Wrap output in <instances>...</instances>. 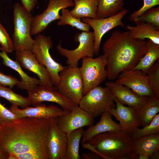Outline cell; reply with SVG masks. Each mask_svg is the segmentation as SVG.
I'll use <instances>...</instances> for the list:
<instances>
[{
    "instance_id": "277c9868",
    "label": "cell",
    "mask_w": 159,
    "mask_h": 159,
    "mask_svg": "<svg viewBox=\"0 0 159 159\" xmlns=\"http://www.w3.org/2000/svg\"><path fill=\"white\" fill-rule=\"evenodd\" d=\"M13 8L14 50L16 52L32 51L34 40L31 36V29L33 17L19 3L15 4Z\"/></svg>"
},
{
    "instance_id": "ffe728a7",
    "label": "cell",
    "mask_w": 159,
    "mask_h": 159,
    "mask_svg": "<svg viewBox=\"0 0 159 159\" xmlns=\"http://www.w3.org/2000/svg\"><path fill=\"white\" fill-rule=\"evenodd\" d=\"M0 56L3 60L2 64L16 71L21 78V80L16 85L17 87L21 90H25L28 93L33 91L37 85L40 84L39 79L29 76L22 70L19 64L16 61L12 60L4 50L1 49Z\"/></svg>"
},
{
    "instance_id": "30bf717a",
    "label": "cell",
    "mask_w": 159,
    "mask_h": 159,
    "mask_svg": "<svg viewBox=\"0 0 159 159\" xmlns=\"http://www.w3.org/2000/svg\"><path fill=\"white\" fill-rule=\"evenodd\" d=\"M27 97L33 107L42 104L43 102H50L59 105L63 110L70 111L76 105L69 98L58 91L57 86L39 84Z\"/></svg>"
},
{
    "instance_id": "1f68e13d",
    "label": "cell",
    "mask_w": 159,
    "mask_h": 159,
    "mask_svg": "<svg viewBox=\"0 0 159 159\" xmlns=\"http://www.w3.org/2000/svg\"><path fill=\"white\" fill-rule=\"evenodd\" d=\"M159 133V114H158L148 125L135 129L131 136L133 140L141 137Z\"/></svg>"
},
{
    "instance_id": "8d00e7d4",
    "label": "cell",
    "mask_w": 159,
    "mask_h": 159,
    "mask_svg": "<svg viewBox=\"0 0 159 159\" xmlns=\"http://www.w3.org/2000/svg\"><path fill=\"white\" fill-rule=\"evenodd\" d=\"M19 82V81L14 77L11 75H6L0 72V85L8 86L12 89Z\"/></svg>"
},
{
    "instance_id": "cb8c5ba5",
    "label": "cell",
    "mask_w": 159,
    "mask_h": 159,
    "mask_svg": "<svg viewBox=\"0 0 159 159\" xmlns=\"http://www.w3.org/2000/svg\"><path fill=\"white\" fill-rule=\"evenodd\" d=\"M74 8L70 11L72 15L81 19L88 17L97 19L98 0H75Z\"/></svg>"
},
{
    "instance_id": "603a6c76",
    "label": "cell",
    "mask_w": 159,
    "mask_h": 159,
    "mask_svg": "<svg viewBox=\"0 0 159 159\" xmlns=\"http://www.w3.org/2000/svg\"><path fill=\"white\" fill-rule=\"evenodd\" d=\"M159 112V100L148 96L145 103L136 110L137 117L143 127L149 125Z\"/></svg>"
},
{
    "instance_id": "5bb4252c",
    "label": "cell",
    "mask_w": 159,
    "mask_h": 159,
    "mask_svg": "<svg viewBox=\"0 0 159 159\" xmlns=\"http://www.w3.org/2000/svg\"><path fill=\"white\" fill-rule=\"evenodd\" d=\"M115 82L128 87L139 96H153L148 82L146 73L141 70H124Z\"/></svg>"
},
{
    "instance_id": "5b68a950",
    "label": "cell",
    "mask_w": 159,
    "mask_h": 159,
    "mask_svg": "<svg viewBox=\"0 0 159 159\" xmlns=\"http://www.w3.org/2000/svg\"><path fill=\"white\" fill-rule=\"evenodd\" d=\"M114 98L109 88L97 86L84 95L78 106L94 118L115 108Z\"/></svg>"
},
{
    "instance_id": "f1b7e54d",
    "label": "cell",
    "mask_w": 159,
    "mask_h": 159,
    "mask_svg": "<svg viewBox=\"0 0 159 159\" xmlns=\"http://www.w3.org/2000/svg\"><path fill=\"white\" fill-rule=\"evenodd\" d=\"M61 10L62 15L57 22L58 26L69 25L82 31H89L90 27L89 25L72 15L68 9L64 8Z\"/></svg>"
},
{
    "instance_id": "f35d334b",
    "label": "cell",
    "mask_w": 159,
    "mask_h": 159,
    "mask_svg": "<svg viewBox=\"0 0 159 159\" xmlns=\"http://www.w3.org/2000/svg\"><path fill=\"white\" fill-rule=\"evenodd\" d=\"M82 158L84 159H98L100 158L99 156L92 152L87 153H82Z\"/></svg>"
},
{
    "instance_id": "836d02e7",
    "label": "cell",
    "mask_w": 159,
    "mask_h": 159,
    "mask_svg": "<svg viewBox=\"0 0 159 159\" xmlns=\"http://www.w3.org/2000/svg\"><path fill=\"white\" fill-rule=\"evenodd\" d=\"M0 44L2 49L6 53H11L14 50L12 39L10 37L6 29L0 22Z\"/></svg>"
},
{
    "instance_id": "d6986e66",
    "label": "cell",
    "mask_w": 159,
    "mask_h": 159,
    "mask_svg": "<svg viewBox=\"0 0 159 159\" xmlns=\"http://www.w3.org/2000/svg\"><path fill=\"white\" fill-rule=\"evenodd\" d=\"M105 85L109 88L114 98L121 104L136 110L145 103L148 97L139 96L128 87L115 82H108Z\"/></svg>"
},
{
    "instance_id": "83f0119b",
    "label": "cell",
    "mask_w": 159,
    "mask_h": 159,
    "mask_svg": "<svg viewBox=\"0 0 159 159\" xmlns=\"http://www.w3.org/2000/svg\"><path fill=\"white\" fill-rule=\"evenodd\" d=\"M84 130L83 127L76 129L67 135L66 159H80L79 146Z\"/></svg>"
},
{
    "instance_id": "74e56055",
    "label": "cell",
    "mask_w": 159,
    "mask_h": 159,
    "mask_svg": "<svg viewBox=\"0 0 159 159\" xmlns=\"http://www.w3.org/2000/svg\"><path fill=\"white\" fill-rule=\"evenodd\" d=\"M22 6L28 11L31 12L35 8L37 0H20Z\"/></svg>"
},
{
    "instance_id": "7c38bea8",
    "label": "cell",
    "mask_w": 159,
    "mask_h": 159,
    "mask_svg": "<svg viewBox=\"0 0 159 159\" xmlns=\"http://www.w3.org/2000/svg\"><path fill=\"white\" fill-rule=\"evenodd\" d=\"M74 3L72 0H49L47 9L40 14L33 17L31 34L37 35L45 30L52 21L59 20V11L62 9L72 7Z\"/></svg>"
},
{
    "instance_id": "44dd1931",
    "label": "cell",
    "mask_w": 159,
    "mask_h": 159,
    "mask_svg": "<svg viewBox=\"0 0 159 159\" xmlns=\"http://www.w3.org/2000/svg\"><path fill=\"white\" fill-rule=\"evenodd\" d=\"M101 116L100 121L96 124L89 127L84 131L81 139L82 145L98 134L107 132L121 130V126L112 120V115L108 111L104 112Z\"/></svg>"
},
{
    "instance_id": "d4e9b609",
    "label": "cell",
    "mask_w": 159,
    "mask_h": 159,
    "mask_svg": "<svg viewBox=\"0 0 159 159\" xmlns=\"http://www.w3.org/2000/svg\"><path fill=\"white\" fill-rule=\"evenodd\" d=\"M146 47L145 54L132 69L141 70L146 73L159 58V45L156 44L150 39H147Z\"/></svg>"
},
{
    "instance_id": "d6a6232c",
    "label": "cell",
    "mask_w": 159,
    "mask_h": 159,
    "mask_svg": "<svg viewBox=\"0 0 159 159\" xmlns=\"http://www.w3.org/2000/svg\"><path fill=\"white\" fill-rule=\"evenodd\" d=\"M132 21L136 24L144 23L151 24L159 28V7L150 8Z\"/></svg>"
},
{
    "instance_id": "7a4b0ae2",
    "label": "cell",
    "mask_w": 159,
    "mask_h": 159,
    "mask_svg": "<svg viewBox=\"0 0 159 159\" xmlns=\"http://www.w3.org/2000/svg\"><path fill=\"white\" fill-rule=\"evenodd\" d=\"M147 41L132 38L128 31L115 30L103 44L107 78L112 80L122 71L133 69L145 54Z\"/></svg>"
},
{
    "instance_id": "484cf974",
    "label": "cell",
    "mask_w": 159,
    "mask_h": 159,
    "mask_svg": "<svg viewBox=\"0 0 159 159\" xmlns=\"http://www.w3.org/2000/svg\"><path fill=\"white\" fill-rule=\"evenodd\" d=\"M135 152L138 155L142 153L150 156L159 151V133L144 136L133 140Z\"/></svg>"
},
{
    "instance_id": "60d3db41",
    "label": "cell",
    "mask_w": 159,
    "mask_h": 159,
    "mask_svg": "<svg viewBox=\"0 0 159 159\" xmlns=\"http://www.w3.org/2000/svg\"><path fill=\"white\" fill-rule=\"evenodd\" d=\"M138 159H148L150 155L146 153H142L138 154Z\"/></svg>"
},
{
    "instance_id": "f546056e",
    "label": "cell",
    "mask_w": 159,
    "mask_h": 159,
    "mask_svg": "<svg viewBox=\"0 0 159 159\" xmlns=\"http://www.w3.org/2000/svg\"><path fill=\"white\" fill-rule=\"evenodd\" d=\"M0 97H3L12 105L19 106L24 109L31 105L27 97L14 92L12 89L0 85Z\"/></svg>"
},
{
    "instance_id": "d590c367",
    "label": "cell",
    "mask_w": 159,
    "mask_h": 159,
    "mask_svg": "<svg viewBox=\"0 0 159 159\" xmlns=\"http://www.w3.org/2000/svg\"><path fill=\"white\" fill-rule=\"evenodd\" d=\"M18 118L15 114L0 102V122L10 121Z\"/></svg>"
},
{
    "instance_id": "7402d4cb",
    "label": "cell",
    "mask_w": 159,
    "mask_h": 159,
    "mask_svg": "<svg viewBox=\"0 0 159 159\" xmlns=\"http://www.w3.org/2000/svg\"><path fill=\"white\" fill-rule=\"evenodd\" d=\"M130 37L135 39H149L154 44L159 45V28L149 23L136 24V26H126Z\"/></svg>"
},
{
    "instance_id": "52a82bcc",
    "label": "cell",
    "mask_w": 159,
    "mask_h": 159,
    "mask_svg": "<svg viewBox=\"0 0 159 159\" xmlns=\"http://www.w3.org/2000/svg\"><path fill=\"white\" fill-rule=\"evenodd\" d=\"M34 40L32 49V53L37 61L47 69L53 85L57 86L60 80L59 73L66 67L55 61L50 55L49 50L52 47L53 42L50 37L40 33L37 35Z\"/></svg>"
},
{
    "instance_id": "e0dca14e",
    "label": "cell",
    "mask_w": 159,
    "mask_h": 159,
    "mask_svg": "<svg viewBox=\"0 0 159 159\" xmlns=\"http://www.w3.org/2000/svg\"><path fill=\"white\" fill-rule=\"evenodd\" d=\"M116 107L109 112L112 115L119 121L121 126V130L130 136L140 124L137 117L136 109L130 107L126 106L120 103L114 97Z\"/></svg>"
},
{
    "instance_id": "6da1fadb",
    "label": "cell",
    "mask_w": 159,
    "mask_h": 159,
    "mask_svg": "<svg viewBox=\"0 0 159 159\" xmlns=\"http://www.w3.org/2000/svg\"><path fill=\"white\" fill-rule=\"evenodd\" d=\"M49 119L32 117L0 122V147L9 159H48L46 140Z\"/></svg>"
},
{
    "instance_id": "b9f144b4",
    "label": "cell",
    "mask_w": 159,
    "mask_h": 159,
    "mask_svg": "<svg viewBox=\"0 0 159 159\" xmlns=\"http://www.w3.org/2000/svg\"><path fill=\"white\" fill-rule=\"evenodd\" d=\"M149 159H159V151H157L153 153L150 156Z\"/></svg>"
},
{
    "instance_id": "ac0fdd59",
    "label": "cell",
    "mask_w": 159,
    "mask_h": 159,
    "mask_svg": "<svg viewBox=\"0 0 159 159\" xmlns=\"http://www.w3.org/2000/svg\"><path fill=\"white\" fill-rule=\"evenodd\" d=\"M9 109L18 118L32 117L49 119L66 115L70 112L64 111L57 106L51 105L47 106L45 104L33 107L28 106L22 109H19L17 106L11 105Z\"/></svg>"
},
{
    "instance_id": "3957f363",
    "label": "cell",
    "mask_w": 159,
    "mask_h": 159,
    "mask_svg": "<svg viewBox=\"0 0 159 159\" xmlns=\"http://www.w3.org/2000/svg\"><path fill=\"white\" fill-rule=\"evenodd\" d=\"M100 158L138 159L133 140L122 130L109 131L96 135L82 145Z\"/></svg>"
},
{
    "instance_id": "9c48e42d",
    "label": "cell",
    "mask_w": 159,
    "mask_h": 159,
    "mask_svg": "<svg viewBox=\"0 0 159 159\" xmlns=\"http://www.w3.org/2000/svg\"><path fill=\"white\" fill-rule=\"evenodd\" d=\"M95 39L93 32L82 31L74 36V40L79 43L76 49L69 50L62 47L61 41L57 48L62 56L67 58V64L68 66L74 67L77 66L80 59L94 57Z\"/></svg>"
},
{
    "instance_id": "2e32d148",
    "label": "cell",
    "mask_w": 159,
    "mask_h": 159,
    "mask_svg": "<svg viewBox=\"0 0 159 159\" xmlns=\"http://www.w3.org/2000/svg\"><path fill=\"white\" fill-rule=\"evenodd\" d=\"M16 61L21 67L31 71L37 74L40 84L53 85L50 74L47 68L40 64L31 51L16 52Z\"/></svg>"
},
{
    "instance_id": "ab89813d",
    "label": "cell",
    "mask_w": 159,
    "mask_h": 159,
    "mask_svg": "<svg viewBox=\"0 0 159 159\" xmlns=\"http://www.w3.org/2000/svg\"><path fill=\"white\" fill-rule=\"evenodd\" d=\"M9 154L0 147V159H8Z\"/></svg>"
},
{
    "instance_id": "e575fe53",
    "label": "cell",
    "mask_w": 159,
    "mask_h": 159,
    "mask_svg": "<svg viewBox=\"0 0 159 159\" xmlns=\"http://www.w3.org/2000/svg\"><path fill=\"white\" fill-rule=\"evenodd\" d=\"M159 4V0H143V5L140 9L132 13L129 16L130 21L140 16L153 6Z\"/></svg>"
},
{
    "instance_id": "4316f807",
    "label": "cell",
    "mask_w": 159,
    "mask_h": 159,
    "mask_svg": "<svg viewBox=\"0 0 159 159\" xmlns=\"http://www.w3.org/2000/svg\"><path fill=\"white\" fill-rule=\"evenodd\" d=\"M124 0H98L97 19L110 17L123 8Z\"/></svg>"
},
{
    "instance_id": "9a60e30c",
    "label": "cell",
    "mask_w": 159,
    "mask_h": 159,
    "mask_svg": "<svg viewBox=\"0 0 159 159\" xmlns=\"http://www.w3.org/2000/svg\"><path fill=\"white\" fill-rule=\"evenodd\" d=\"M60 129L66 135L84 126L93 125L95 120L90 115L76 105L68 113L56 118Z\"/></svg>"
},
{
    "instance_id": "8fae6325",
    "label": "cell",
    "mask_w": 159,
    "mask_h": 159,
    "mask_svg": "<svg viewBox=\"0 0 159 159\" xmlns=\"http://www.w3.org/2000/svg\"><path fill=\"white\" fill-rule=\"evenodd\" d=\"M128 12L127 9L123 8L116 14L109 17L100 19H93L88 17L81 18L82 21L87 24L93 29L95 38L94 55L98 54L102 39L105 34L117 26L123 27L125 26L122 19Z\"/></svg>"
},
{
    "instance_id": "7bdbcfd3",
    "label": "cell",
    "mask_w": 159,
    "mask_h": 159,
    "mask_svg": "<svg viewBox=\"0 0 159 159\" xmlns=\"http://www.w3.org/2000/svg\"><path fill=\"white\" fill-rule=\"evenodd\" d=\"M72 0V1H74V0Z\"/></svg>"
},
{
    "instance_id": "ba28073f",
    "label": "cell",
    "mask_w": 159,
    "mask_h": 159,
    "mask_svg": "<svg viewBox=\"0 0 159 159\" xmlns=\"http://www.w3.org/2000/svg\"><path fill=\"white\" fill-rule=\"evenodd\" d=\"M59 75L60 80L57 86L58 91L78 105L83 96V83L79 68L68 66Z\"/></svg>"
},
{
    "instance_id": "4dcf8cb0",
    "label": "cell",
    "mask_w": 159,
    "mask_h": 159,
    "mask_svg": "<svg viewBox=\"0 0 159 159\" xmlns=\"http://www.w3.org/2000/svg\"><path fill=\"white\" fill-rule=\"evenodd\" d=\"M149 86L153 96L159 100V60L155 63L147 73Z\"/></svg>"
},
{
    "instance_id": "8992f818",
    "label": "cell",
    "mask_w": 159,
    "mask_h": 159,
    "mask_svg": "<svg viewBox=\"0 0 159 159\" xmlns=\"http://www.w3.org/2000/svg\"><path fill=\"white\" fill-rule=\"evenodd\" d=\"M107 57L103 54L95 58L87 57L82 59L79 69L83 83V95L107 78Z\"/></svg>"
},
{
    "instance_id": "4fadbf2b",
    "label": "cell",
    "mask_w": 159,
    "mask_h": 159,
    "mask_svg": "<svg viewBox=\"0 0 159 159\" xmlns=\"http://www.w3.org/2000/svg\"><path fill=\"white\" fill-rule=\"evenodd\" d=\"M49 121L46 140L48 159H66L67 135L59 128L56 118H50Z\"/></svg>"
}]
</instances>
